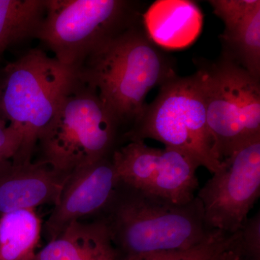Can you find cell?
Here are the masks:
<instances>
[{"instance_id":"1","label":"cell","mask_w":260,"mask_h":260,"mask_svg":"<svg viewBox=\"0 0 260 260\" xmlns=\"http://www.w3.org/2000/svg\"><path fill=\"white\" fill-rule=\"evenodd\" d=\"M121 260H153L187 250L213 231L205 226L201 201L195 197L175 204L119 181L102 214Z\"/></svg>"},{"instance_id":"2","label":"cell","mask_w":260,"mask_h":260,"mask_svg":"<svg viewBox=\"0 0 260 260\" xmlns=\"http://www.w3.org/2000/svg\"><path fill=\"white\" fill-rule=\"evenodd\" d=\"M76 70L124 134L144 110L149 92L177 75L174 61L152 42L143 20L97 48Z\"/></svg>"},{"instance_id":"3","label":"cell","mask_w":260,"mask_h":260,"mask_svg":"<svg viewBox=\"0 0 260 260\" xmlns=\"http://www.w3.org/2000/svg\"><path fill=\"white\" fill-rule=\"evenodd\" d=\"M124 130L97 92L77 78L54 117L39 135L38 161L69 176L76 169L111 158Z\"/></svg>"},{"instance_id":"4","label":"cell","mask_w":260,"mask_h":260,"mask_svg":"<svg viewBox=\"0 0 260 260\" xmlns=\"http://www.w3.org/2000/svg\"><path fill=\"white\" fill-rule=\"evenodd\" d=\"M2 73V112L23 137L11 161L27 164L32 160L39 135L76 80L77 70L34 49L8 63Z\"/></svg>"},{"instance_id":"5","label":"cell","mask_w":260,"mask_h":260,"mask_svg":"<svg viewBox=\"0 0 260 260\" xmlns=\"http://www.w3.org/2000/svg\"><path fill=\"white\" fill-rule=\"evenodd\" d=\"M153 139L177 149L212 174L221 168L215 158L199 78L173 77L124 134V141Z\"/></svg>"},{"instance_id":"6","label":"cell","mask_w":260,"mask_h":260,"mask_svg":"<svg viewBox=\"0 0 260 260\" xmlns=\"http://www.w3.org/2000/svg\"><path fill=\"white\" fill-rule=\"evenodd\" d=\"M37 38L61 64L77 70L97 48L143 20L136 2L46 0Z\"/></svg>"},{"instance_id":"7","label":"cell","mask_w":260,"mask_h":260,"mask_svg":"<svg viewBox=\"0 0 260 260\" xmlns=\"http://www.w3.org/2000/svg\"><path fill=\"white\" fill-rule=\"evenodd\" d=\"M215 158L260 138V80L225 55L197 72Z\"/></svg>"},{"instance_id":"8","label":"cell","mask_w":260,"mask_h":260,"mask_svg":"<svg viewBox=\"0 0 260 260\" xmlns=\"http://www.w3.org/2000/svg\"><path fill=\"white\" fill-rule=\"evenodd\" d=\"M260 194V138L243 145L221 161V168L200 189L208 231L235 234Z\"/></svg>"},{"instance_id":"9","label":"cell","mask_w":260,"mask_h":260,"mask_svg":"<svg viewBox=\"0 0 260 260\" xmlns=\"http://www.w3.org/2000/svg\"><path fill=\"white\" fill-rule=\"evenodd\" d=\"M118 183L112 157L70 174L44 223L48 242L59 237L73 222L98 218L112 199Z\"/></svg>"},{"instance_id":"10","label":"cell","mask_w":260,"mask_h":260,"mask_svg":"<svg viewBox=\"0 0 260 260\" xmlns=\"http://www.w3.org/2000/svg\"><path fill=\"white\" fill-rule=\"evenodd\" d=\"M44 162H0V215L55 205L67 179Z\"/></svg>"},{"instance_id":"11","label":"cell","mask_w":260,"mask_h":260,"mask_svg":"<svg viewBox=\"0 0 260 260\" xmlns=\"http://www.w3.org/2000/svg\"><path fill=\"white\" fill-rule=\"evenodd\" d=\"M145 31L161 49H179L192 44L199 36L203 14L191 1H157L143 14Z\"/></svg>"},{"instance_id":"12","label":"cell","mask_w":260,"mask_h":260,"mask_svg":"<svg viewBox=\"0 0 260 260\" xmlns=\"http://www.w3.org/2000/svg\"><path fill=\"white\" fill-rule=\"evenodd\" d=\"M34 260H121L100 218L70 223L36 254Z\"/></svg>"},{"instance_id":"13","label":"cell","mask_w":260,"mask_h":260,"mask_svg":"<svg viewBox=\"0 0 260 260\" xmlns=\"http://www.w3.org/2000/svg\"><path fill=\"white\" fill-rule=\"evenodd\" d=\"M199 166L177 149H162L156 176L148 192L175 204H186L194 199L198 188Z\"/></svg>"},{"instance_id":"14","label":"cell","mask_w":260,"mask_h":260,"mask_svg":"<svg viewBox=\"0 0 260 260\" xmlns=\"http://www.w3.org/2000/svg\"><path fill=\"white\" fill-rule=\"evenodd\" d=\"M42 232L34 210H20L0 218V260H34Z\"/></svg>"},{"instance_id":"15","label":"cell","mask_w":260,"mask_h":260,"mask_svg":"<svg viewBox=\"0 0 260 260\" xmlns=\"http://www.w3.org/2000/svg\"><path fill=\"white\" fill-rule=\"evenodd\" d=\"M46 0H0V55L15 44L37 38Z\"/></svg>"},{"instance_id":"16","label":"cell","mask_w":260,"mask_h":260,"mask_svg":"<svg viewBox=\"0 0 260 260\" xmlns=\"http://www.w3.org/2000/svg\"><path fill=\"white\" fill-rule=\"evenodd\" d=\"M162 149L153 148L143 140L127 142L114 150L112 160L122 184L148 192L156 176Z\"/></svg>"},{"instance_id":"17","label":"cell","mask_w":260,"mask_h":260,"mask_svg":"<svg viewBox=\"0 0 260 260\" xmlns=\"http://www.w3.org/2000/svg\"><path fill=\"white\" fill-rule=\"evenodd\" d=\"M220 39L223 55L260 80V8L234 30L223 32Z\"/></svg>"},{"instance_id":"18","label":"cell","mask_w":260,"mask_h":260,"mask_svg":"<svg viewBox=\"0 0 260 260\" xmlns=\"http://www.w3.org/2000/svg\"><path fill=\"white\" fill-rule=\"evenodd\" d=\"M208 3L215 15L223 20L224 32L234 30L254 10L260 8L259 0H211Z\"/></svg>"},{"instance_id":"19","label":"cell","mask_w":260,"mask_h":260,"mask_svg":"<svg viewBox=\"0 0 260 260\" xmlns=\"http://www.w3.org/2000/svg\"><path fill=\"white\" fill-rule=\"evenodd\" d=\"M234 236V234L213 231L204 242L191 249L159 256L153 260H210L232 240Z\"/></svg>"},{"instance_id":"20","label":"cell","mask_w":260,"mask_h":260,"mask_svg":"<svg viewBox=\"0 0 260 260\" xmlns=\"http://www.w3.org/2000/svg\"><path fill=\"white\" fill-rule=\"evenodd\" d=\"M244 260H260V213L247 218L239 230Z\"/></svg>"},{"instance_id":"21","label":"cell","mask_w":260,"mask_h":260,"mask_svg":"<svg viewBox=\"0 0 260 260\" xmlns=\"http://www.w3.org/2000/svg\"><path fill=\"white\" fill-rule=\"evenodd\" d=\"M23 141L20 132L6 121H0V162L11 160L18 153Z\"/></svg>"},{"instance_id":"22","label":"cell","mask_w":260,"mask_h":260,"mask_svg":"<svg viewBox=\"0 0 260 260\" xmlns=\"http://www.w3.org/2000/svg\"><path fill=\"white\" fill-rule=\"evenodd\" d=\"M210 260H244L239 242V231L234 234L232 240Z\"/></svg>"},{"instance_id":"23","label":"cell","mask_w":260,"mask_h":260,"mask_svg":"<svg viewBox=\"0 0 260 260\" xmlns=\"http://www.w3.org/2000/svg\"><path fill=\"white\" fill-rule=\"evenodd\" d=\"M2 86H3V73H2L1 70H0V101H1ZM0 121H6V122H8L6 119H5L3 112H2L1 105H0Z\"/></svg>"}]
</instances>
